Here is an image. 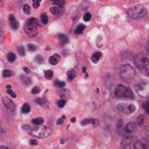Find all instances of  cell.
I'll return each mask as SVG.
<instances>
[{
  "instance_id": "cell-1",
  "label": "cell",
  "mask_w": 149,
  "mask_h": 149,
  "mask_svg": "<svg viewBox=\"0 0 149 149\" xmlns=\"http://www.w3.org/2000/svg\"><path fill=\"white\" fill-rule=\"evenodd\" d=\"M114 94L115 97L118 98L134 99L133 93L130 87L123 84H118L116 86Z\"/></svg>"
},
{
  "instance_id": "cell-2",
  "label": "cell",
  "mask_w": 149,
  "mask_h": 149,
  "mask_svg": "<svg viewBox=\"0 0 149 149\" xmlns=\"http://www.w3.org/2000/svg\"><path fill=\"white\" fill-rule=\"evenodd\" d=\"M127 13L129 16L132 19H140L146 16L147 9L143 5L136 4L129 8Z\"/></svg>"
},
{
  "instance_id": "cell-3",
  "label": "cell",
  "mask_w": 149,
  "mask_h": 149,
  "mask_svg": "<svg viewBox=\"0 0 149 149\" xmlns=\"http://www.w3.org/2000/svg\"><path fill=\"white\" fill-rule=\"evenodd\" d=\"M134 64L139 69H148L149 64L148 54L144 51L139 52L134 58Z\"/></svg>"
},
{
  "instance_id": "cell-4",
  "label": "cell",
  "mask_w": 149,
  "mask_h": 149,
  "mask_svg": "<svg viewBox=\"0 0 149 149\" xmlns=\"http://www.w3.org/2000/svg\"><path fill=\"white\" fill-rule=\"evenodd\" d=\"M30 133L38 138L45 139L52 133V129L45 126L37 125L30 130Z\"/></svg>"
},
{
  "instance_id": "cell-5",
  "label": "cell",
  "mask_w": 149,
  "mask_h": 149,
  "mask_svg": "<svg viewBox=\"0 0 149 149\" xmlns=\"http://www.w3.org/2000/svg\"><path fill=\"white\" fill-rule=\"evenodd\" d=\"M135 91L139 95L146 98L149 95V82L147 80H141L135 84L134 86Z\"/></svg>"
},
{
  "instance_id": "cell-6",
  "label": "cell",
  "mask_w": 149,
  "mask_h": 149,
  "mask_svg": "<svg viewBox=\"0 0 149 149\" xmlns=\"http://www.w3.org/2000/svg\"><path fill=\"white\" fill-rule=\"evenodd\" d=\"M136 74L135 69L130 65L126 64L123 65L120 70V76L125 80H132Z\"/></svg>"
},
{
  "instance_id": "cell-7",
  "label": "cell",
  "mask_w": 149,
  "mask_h": 149,
  "mask_svg": "<svg viewBox=\"0 0 149 149\" xmlns=\"http://www.w3.org/2000/svg\"><path fill=\"white\" fill-rule=\"evenodd\" d=\"M116 108L119 111L123 114H130L133 113L136 107L133 104H125V103H119L116 105Z\"/></svg>"
},
{
  "instance_id": "cell-8",
  "label": "cell",
  "mask_w": 149,
  "mask_h": 149,
  "mask_svg": "<svg viewBox=\"0 0 149 149\" xmlns=\"http://www.w3.org/2000/svg\"><path fill=\"white\" fill-rule=\"evenodd\" d=\"M2 104L6 109L11 114L15 113V105L13 101L8 97H3L2 99Z\"/></svg>"
},
{
  "instance_id": "cell-9",
  "label": "cell",
  "mask_w": 149,
  "mask_h": 149,
  "mask_svg": "<svg viewBox=\"0 0 149 149\" xmlns=\"http://www.w3.org/2000/svg\"><path fill=\"white\" fill-rule=\"evenodd\" d=\"M24 30L25 33L27 34V35L30 37H35L38 34V30L37 29V27L26 24L24 27Z\"/></svg>"
},
{
  "instance_id": "cell-10",
  "label": "cell",
  "mask_w": 149,
  "mask_h": 149,
  "mask_svg": "<svg viewBox=\"0 0 149 149\" xmlns=\"http://www.w3.org/2000/svg\"><path fill=\"white\" fill-rule=\"evenodd\" d=\"M133 140V137L132 136H124L120 142V149H126L131 144Z\"/></svg>"
},
{
  "instance_id": "cell-11",
  "label": "cell",
  "mask_w": 149,
  "mask_h": 149,
  "mask_svg": "<svg viewBox=\"0 0 149 149\" xmlns=\"http://www.w3.org/2000/svg\"><path fill=\"white\" fill-rule=\"evenodd\" d=\"M8 20H9V25L13 30H16L19 28V22L16 19V18L15 17V15L11 13V14L9 15Z\"/></svg>"
},
{
  "instance_id": "cell-12",
  "label": "cell",
  "mask_w": 149,
  "mask_h": 149,
  "mask_svg": "<svg viewBox=\"0 0 149 149\" xmlns=\"http://www.w3.org/2000/svg\"><path fill=\"white\" fill-rule=\"evenodd\" d=\"M57 38L58 40V42L61 46H63L66 44L69 41V38L68 36L63 33H59L57 35Z\"/></svg>"
},
{
  "instance_id": "cell-13",
  "label": "cell",
  "mask_w": 149,
  "mask_h": 149,
  "mask_svg": "<svg viewBox=\"0 0 149 149\" xmlns=\"http://www.w3.org/2000/svg\"><path fill=\"white\" fill-rule=\"evenodd\" d=\"M137 129V125L134 122H129L125 127V131L126 133H132L134 132Z\"/></svg>"
},
{
  "instance_id": "cell-14",
  "label": "cell",
  "mask_w": 149,
  "mask_h": 149,
  "mask_svg": "<svg viewBox=\"0 0 149 149\" xmlns=\"http://www.w3.org/2000/svg\"><path fill=\"white\" fill-rule=\"evenodd\" d=\"M59 97L63 99H68L70 97L71 93L70 91L68 89H62L58 91Z\"/></svg>"
},
{
  "instance_id": "cell-15",
  "label": "cell",
  "mask_w": 149,
  "mask_h": 149,
  "mask_svg": "<svg viewBox=\"0 0 149 149\" xmlns=\"http://www.w3.org/2000/svg\"><path fill=\"white\" fill-rule=\"evenodd\" d=\"M61 60V56L58 54H54L53 55L51 56L48 59L49 63L52 65H55L58 63Z\"/></svg>"
},
{
  "instance_id": "cell-16",
  "label": "cell",
  "mask_w": 149,
  "mask_h": 149,
  "mask_svg": "<svg viewBox=\"0 0 149 149\" xmlns=\"http://www.w3.org/2000/svg\"><path fill=\"white\" fill-rule=\"evenodd\" d=\"M35 101L37 104L40 105L42 108H47L49 107L48 102L45 98H37L36 99Z\"/></svg>"
},
{
  "instance_id": "cell-17",
  "label": "cell",
  "mask_w": 149,
  "mask_h": 149,
  "mask_svg": "<svg viewBox=\"0 0 149 149\" xmlns=\"http://www.w3.org/2000/svg\"><path fill=\"white\" fill-rule=\"evenodd\" d=\"M19 78H20V80L21 82L22 83V84L25 86H30L32 83L31 79L29 77H28L26 75L21 74Z\"/></svg>"
},
{
  "instance_id": "cell-18",
  "label": "cell",
  "mask_w": 149,
  "mask_h": 149,
  "mask_svg": "<svg viewBox=\"0 0 149 149\" xmlns=\"http://www.w3.org/2000/svg\"><path fill=\"white\" fill-rule=\"evenodd\" d=\"M101 55H102V54L100 51H96L94 52L91 56V59L92 62L94 63H97L99 61L100 58L101 57Z\"/></svg>"
},
{
  "instance_id": "cell-19",
  "label": "cell",
  "mask_w": 149,
  "mask_h": 149,
  "mask_svg": "<svg viewBox=\"0 0 149 149\" xmlns=\"http://www.w3.org/2000/svg\"><path fill=\"white\" fill-rule=\"evenodd\" d=\"M133 147L134 149H147L146 145L140 140H137L134 144Z\"/></svg>"
},
{
  "instance_id": "cell-20",
  "label": "cell",
  "mask_w": 149,
  "mask_h": 149,
  "mask_svg": "<svg viewBox=\"0 0 149 149\" xmlns=\"http://www.w3.org/2000/svg\"><path fill=\"white\" fill-rule=\"evenodd\" d=\"M86 26L83 24H79L77 26L76 29H74V33L76 34H82L84 31V30L85 29Z\"/></svg>"
},
{
  "instance_id": "cell-21",
  "label": "cell",
  "mask_w": 149,
  "mask_h": 149,
  "mask_svg": "<svg viewBox=\"0 0 149 149\" xmlns=\"http://www.w3.org/2000/svg\"><path fill=\"white\" fill-rule=\"evenodd\" d=\"M26 24H29V25H31V26H39V23L38 22V20L34 17H31L29 19L27 22H26Z\"/></svg>"
},
{
  "instance_id": "cell-22",
  "label": "cell",
  "mask_w": 149,
  "mask_h": 149,
  "mask_svg": "<svg viewBox=\"0 0 149 149\" xmlns=\"http://www.w3.org/2000/svg\"><path fill=\"white\" fill-rule=\"evenodd\" d=\"M30 110H31V107L29 104L25 103L23 105V106L22 107V112L23 113H24V114L29 113L30 112Z\"/></svg>"
},
{
  "instance_id": "cell-23",
  "label": "cell",
  "mask_w": 149,
  "mask_h": 149,
  "mask_svg": "<svg viewBox=\"0 0 149 149\" xmlns=\"http://www.w3.org/2000/svg\"><path fill=\"white\" fill-rule=\"evenodd\" d=\"M146 116L144 115H140L138 116L136 120V125L140 126L144 123L146 120Z\"/></svg>"
},
{
  "instance_id": "cell-24",
  "label": "cell",
  "mask_w": 149,
  "mask_h": 149,
  "mask_svg": "<svg viewBox=\"0 0 149 149\" xmlns=\"http://www.w3.org/2000/svg\"><path fill=\"white\" fill-rule=\"evenodd\" d=\"M16 59V55L13 52H9L7 54V59L10 62H13Z\"/></svg>"
},
{
  "instance_id": "cell-25",
  "label": "cell",
  "mask_w": 149,
  "mask_h": 149,
  "mask_svg": "<svg viewBox=\"0 0 149 149\" xmlns=\"http://www.w3.org/2000/svg\"><path fill=\"white\" fill-rule=\"evenodd\" d=\"M14 75L13 72L11 70H9V69H6L4 70L2 72V76L5 77H12V76Z\"/></svg>"
},
{
  "instance_id": "cell-26",
  "label": "cell",
  "mask_w": 149,
  "mask_h": 149,
  "mask_svg": "<svg viewBox=\"0 0 149 149\" xmlns=\"http://www.w3.org/2000/svg\"><path fill=\"white\" fill-rule=\"evenodd\" d=\"M31 122L35 125H40L44 122V119L41 117H39V118H37L32 119Z\"/></svg>"
},
{
  "instance_id": "cell-27",
  "label": "cell",
  "mask_w": 149,
  "mask_h": 149,
  "mask_svg": "<svg viewBox=\"0 0 149 149\" xmlns=\"http://www.w3.org/2000/svg\"><path fill=\"white\" fill-rule=\"evenodd\" d=\"M34 61L38 64H42L44 62V58L41 55H37L34 58Z\"/></svg>"
},
{
  "instance_id": "cell-28",
  "label": "cell",
  "mask_w": 149,
  "mask_h": 149,
  "mask_svg": "<svg viewBox=\"0 0 149 149\" xmlns=\"http://www.w3.org/2000/svg\"><path fill=\"white\" fill-rule=\"evenodd\" d=\"M45 77L48 80H51L53 77V72L51 70H44Z\"/></svg>"
},
{
  "instance_id": "cell-29",
  "label": "cell",
  "mask_w": 149,
  "mask_h": 149,
  "mask_svg": "<svg viewBox=\"0 0 149 149\" xmlns=\"http://www.w3.org/2000/svg\"><path fill=\"white\" fill-rule=\"evenodd\" d=\"M52 2V3L54 5H56L61 8L63 7L64 5L65 4V0H51Z\"/></svg>"
},
{
  "instance_id": "cell-30",
  "label": "cell",
  "mask_w": 149,
  "mask_h": 149,
  "mask_svg": "<svg viewBox=\"0 0 149 149\" xmlns=\"http://www.w3.org/2000/svg\"><path fill=\"white\" fill-rule=\"evenodd\" d=\"M54 84L55 85V86H56L57 87L61 88V87H63L65 86L66 83H65V82H64L63 81L59 80H55L54 81Z\"/></svg>"
},
{
  "instance_id": "cell-31",
  "label": "cell",
  "mask_w": 149,
  "mask_h": 149,
  "mask_svg": "<svg viewBox=\"0 0 149 149\" xmlns=\"http://www.w3.org/2000/svg\"><path fill=\"white\" fill-rule=\"evenodd\" d=\"M67 76L68 77V78L70 80H72L73 79L74 77H76V72L73 69H70V70H69L68 72H67Z\"/></svg>"
},
{
  "instance_id": "cell-32",
  "label": "cell",
  "mask_w": 149,
  "mask_h": 149,
  "mask_svg": "<svg viewBox=\"0 0 149 149\" xmlns=\"http://www.w3.org/2000/svg\"><path fill=\"white\" fill-rule=\"evenodd\" d=\"M41 21L42 23L44 25L48 23V17L46 13H42L41 15Z\"/></svg>"
},
{
  "instance_id": "cell-33",
  "label": "cell",
  "mask_w": 149,
  "mask_h": 149,
  "mask_svg": "<svg viewBox=\"0 0 149 149\" xmlns=\"http://www.w3.org/2000/svg\"><path fill=\"white\" fill-rule=\"evenodd\" d=\"M17 52L19 53V54L20 55V56H24L25 55V54H26V51H25V49L24 48L23 46L22 45H20V46H18L17 47Z\"/></svg>"
},
{
  "instance_id": "cell-34",
  "label": "cell",
  "mask_w": 149,
  "mask_h": 149,
  "mask_svg": "<svg viewBox=\"0 0 149 149\" xmlns=\"http://www.w3.org/2000/svg\"><path fill=\"white\" fill-rule=\"evenodd\" d=\"M93 120H94L93 118H86V119H83L81 121V125L82 126H86V125H87L88 124L92 123Z\"/></svg>"
},
{
  "instance_id": "cell-35",
  "label": "cell",
  "mask_w": 149,
  "mask_h": 149,
  "mask_svg": "<svg viewBox=\"0 0 149 149\" xmlns=\"http://www.w3.org/2000/svg\"><path fill=\"white\" fill-rule=\"evenodd\" d=\"M23 11L24 12L27 14V15H29L31 12V8L30 6V5L27 3H26L23 5Z\"/></svg>"
},
{
  "instance_id": "cell-36",
  "label": "cell",
  "mask_w": 149,
  "mask_h": 149,
  "mask_svg": "<svg viewBox=\"0 0 149 149\" xmlns=\"http://www.w3.org/2000/svg\"><path fill=\"white\" fill-rule=\"evenodd\" d=\"M50 11L53 15H58L59 13V9L56 6H53L50 8Z\"/></svg>"
},
{
  "instance_id": "cell-37",
  "label": "cell",
  "mask_w": 149,
  "mask_h": 149,
  "mask_svg": "<svg viewBox=\"0 0 149 149\" xmlns=\"http://www.w3.org/2000/svg\"><path fill=\"white\" fill-rule=\"evenodd\" d=\"M27 48H28V50L30 51H35L36 50H37V46L33 44H27Z\"/></svg>"
},
{
  "instance_id": "cell-38",
  "label": "cell",
  "mask_w": 149,
  "mask_h": 149,
  "mask_svg": "<svg viewBox=\"0 0 149 149\" xmlns=\"http://www.w3.org/2000/svg\"><path fill=\"white\" fill-rule=\"evenodd\" d=\"M33 1V6L34 9L38 8L40 5V2L41 0H32Z\"/></svg>"
},
{
  "instance_id": "cell-39",
  "label": "cell",
  "mask_w": 149,
  "mask_h": 149,
  "mask_svg": "<svg viewBox=\"0 0 149 149\" xmlns=\"http://www.w3.org/2000/svg\"><path fill=\"white\" fill-rule=\"evenodd\" d=\"M65 104H66V101H65V100H63V99L59 100L57 102V105H58V107H59L61 108L64 107Z\"/></svg>"
},
{
  "instance_id": "cell-40",
  "label": "cell",
  "mask_w": 149,
  "mask_h": 149,
  "mask_svg": "<svg viewBox=\"0 0 149 149\" xmlns=\"http://www.w3.org/2000/svg\"><path fill=\"white\" fill-rule=\"evenodd\" d=\"M91 18V15L90 13H86L83 16V20L85 22H88Z\"/></svg>"
},
{
  "instance_id": "cell-41",
  "label": "cell",
  "mask_w": 149,
  "mask_h": 149,
  "mask_svg": "<svg viewBox=\"0 0 149 149\" xmlns=\"http://www.w3.org/2000/svg\"><path fill=\"white\" fill-rule=\"evenodd\" d=\"M143 108H144V111H146V112L147 113H148V112H149V103H148V101H147L146 103L143 104Z\"/></svg>"
},
{
  "instance_id": "cell-42",
  "label": "cell",
  "mask_w": 149,
  "mask_h": 149,
  "mask_svg": "<svg viewBox=\"0 0 149 149\" xmlns=\"http://www.w3.org/2000/svg\"><path fill=\"white\" fill-rule=\"evenodd\" d=\"M40 91V88L38 86H35L31 90V93L33 94H36L38 93Z\"/></svg>"
},
{
  "instance_id": "cell-43",
  "label": "cell",
  "mask_w": 149,
  "mask_h": 149,
  "mask_svg": "<svg viewBox=\"0 0 149 149\" xmlns=\"http://www.w3.org/2000/svg\"><path fill=\"white\" fill-rule=\"evenodd\" d=\"M65 119H66V116L65 115H62V118H61L58 119V120L56 122V124L57 125H62V124H63V122H64L63 120H64Z\"/></svg>"
},
{
  "instance_id": "cell-44",
  "label": "cell",
  "mask_w": 149,
  "mask_h": 149,
  "mask_svg": "<svg viewBox=\"0 0 149 149\" xmlns=\"http://www.w3.org/2000/svg\"><path fill=\"white\" fill-rule=\"evenodd\" d=\"M100 124V120L98 119H94L93 123H92V125L94 127H97Z\"/></svg>"
},
{
  "instance_id": "cell-45",
  "label": "cell",
  "mask_w": 149,
  "mask_h": 149,
  "mask_svg": "<svg viewBox=\"0 0 149 149\" xmlns=\"http://www.w3.org/2000/svg\"><path fill=\"white\" fill-rule=\"evenodd\" d=\"M123 125V120L122 119H119L118 122H117V124H116V127L118 129H120L122 127Z\"/></svg>"
},
{
  "instance_id": "cell-46",
  "label": "cell",
  "mask_w": 149,
  "mask_h": 149,
  "mask_svg": "<svg viewBox=\"0 0 149 149\" xmlns=\"http://www.w3.org/2000/svg\"><path fill=\"white\" fill-rule=\"evenodd\" d=\"M7 93H8L9 94H10V96H11L12 98H16V94H15L11 89H8Z\"/></svg>"
},
{
  "instance_id": "cell-47",
  "label": "cell",
  "mask_w": 149,
  "mask_h": 149,
  "mask_svg": "<svg viewBox=\"0 0 149 149\" xmlns=\"http://www.w3.org/2000/svg\"><path fill=\"white\" fill-rule=\"evenodd\" d=\"M22 128L24 130H30L31 126L29 125H24L22 126Z\"/></svg>"
},
{
  "instance_id": "cell-48",
  "label": "cell",
  "mask_w": 149,
  "mask_h": 149,
  "mask_svg": "<svg viewBox=\"0 0 149 149\" xmlns=\"http://www.w3.org/2000/svg\"><path fill=\"white\" fill-rule=\"evenodd\" d=\"M5 40V36L3 33L0 30V42H2L4 41Z\"/></svg>"
},
{
  "instance_id": "cell-49",
  "label": "cell",
  "mask_w": 149,
  "mask_h": 149,
  "mask_svg": "<svg viewBox=\"0 0 149 149\" xmlns=\"http://www.w3.org/2000/svg\"><path fill=\"white\" fill-rule=\"evenodd\" d=\"M29 143L31 145H33V146H36L38 144L37 141L34 139H30V140L29 141Z\"/></svg>"
},
{
  "instance_id": "cell-50",
  "label": "cell",
  "mask_w": 149,
  "mask_h": 149,
  "mask_svg": "<svg viewBox=\"0 0 149 149\" xmlns=\"http://www.w3.org/2000/svg\"><path fill=\"white\" fill-rule=\"evenodd\" d=\"M23 70L27 74H29L30 73V70L29 69H28V68H26V67H24L23 68Z\"/></svg>"
},
{
  "instance_id": "cell-51",
  "label": "cell",
  "mask_w": 149,
  "mask_h": 149,
  "mask_svg": "<svg viewBox=\"0 0 149 149\" xmlns=\"http://www.w3.org/2000/svg\"><path fill=\"white\" fill-rule=\"evenodd\" d=\"M82 71H83V73H86L85 78H87V77H88V75L87 74V72H86V68L85 66L83 68V69H82Z\"/></svg>"
},
{
  "instance_id": "cell-52",
  "label": "cell",
  "mask_w": 149,
  "mask_h": 149,
  "mask_svg": "<svg viewBox=\"0 0 149 149\" xmlns=\"http://www.w3.org/2000/svg\"><path fill=\"white\" fill-rule=\"evenodd\" d=\"M70 120H71V122H72V123H74V122H76V118H75V117L72 118L71 119H70Z\"/></svg>"
},
{
  "instance_id": "cell-53",
  "label": "cell",
  "mask_w": 149,
  "mask_h": 149,
  "mask_svg": "<svg viewBox=\"0 0 149 149\" xmlns=\"http://www.w3.org/2000/svg\"><path fill=\"white\" fill-rule=\"evenodd\" d=\"M65 139L62 138V139H61V140H60V142H61V144H63V143H65Z\"/></svg>"
},
{
  "instance_id": "cell-54",
  "label": "cell",
  "mask_w": 149,
  "mask_h": 149,
  "mask_svg": "<svg viewBox=\"0 0 149 149\" xmlns=\"http://www.w3.org/2000/svg\"><path fill=\"white\" fill-rule=\"evenodd\" d=\"M0 149H9V148H8L6 146H0Z\"/></svg>"
},
{
  "instance_id": "cell-55",
  "label": "cell",
  "mask_w": 149,
  "mask_h": 149,
  "mask_svg": "<svg viewBox=\"0 0 149 149\" xmlns=\"http://www.w3.org/2000/svg\"><path fill=\"white\" fill-rule=\"evenodd\" d=\"M6 87L8 88V89H10L11 88V86L9 85V84H8L6 86Z\"/></svg>"
},
{
  "instance_id": "cell-56",
  "label": "cell",
  "mask_w": 149,
  "mask_h": 149,
  "mask_svg": "<svg viewBox=\"0 0 149 149\" xmlns=\"http://www.w3.org/2000/svg\"><path fill=\"white\" fill-rule=\"evenodd\" d=\"M51 49V47L48 45V46H47V47H46V48H45V50H47V51H49V50H50Z\"/></svg>"
},
{
  "instance_id": "cell-57",
  "label": "cell",
  "mask_w": 149,
  "mask_h": 149,
  "mask_svg": "<svg viewBox=\"0 0 149 149\" xmlns=\"http://www.w3.org/2000/svg\"><path fill=\"white\" fill-rule=\"evenodd\" d=\"M0 1H1V0H0Z\"/></svg>"
}]
</instances>
